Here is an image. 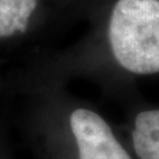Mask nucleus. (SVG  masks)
I'll return each instance as SVG.
<instances>
[{"label":"nucleus","mask_w":159,"mask_h":159,"mask_svg":"<svg viewBox=\"0 0 159 159\" xmlns=\"http://www.w3.org/2000/svg\"><path fill=\"white\" fill-rule=\"evenodd\" d=\"M37 4V0H0V38L25 32Z\"/></svg>","instance_id":"obj_4"},{"label":"nucleus","mask_w":159,"mask_h":159,"mask_svg":"<svg viewBox=\"0 0 159 159\" xmlns=\"http://www.w3.org/2000/svg\"><path fill=\"white\" fill-rule=\"evenodd\" d=\"M79 159H131L106 120L87 108H77L70 117Z\"/></svg>","instance_id":"obj_2"},{"label":"nucleus","mask_w":159,"mask_h":159,"mask_svg":"<svg viewBox=\"0 0 159 159\" xmlns=\"http://www.w3.org/2000/svg\"><path fill=\"white\" fill-rule=\"evenodd\" d=\"M132 139L140 159H159V110L144 111L137 116Z\"/></svg>","instance_id":"obj_3"},{"label":"nucleus","mask_w":159,"mask_h":159,"mask_svg":"<svg viewBox=\"0 0 159 159\" xmlns=\"http://www.w3.org/2000/svg\"><path fill=\"white\" fill-rule=\"evenodd\" d=\"M108 39L114 58L129 72H159V0H118Z\"/></svg>","instance_id":"obj_1"}]
</instances>
